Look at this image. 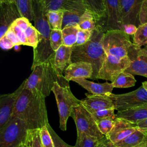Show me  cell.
<instances>
[{"label":"cell","instance_id":"6da1fadb","mask_svg":"<svg viewBox=\"0 0 147 147\" xmlns=\"http://www.w3.org/2000/svg\"><path fill=\"white\" fill-rule=\"evenodd\" d=\"M45 98L24 88L18 96L13 117L23 120L29 129H41L48 122Z\"/></svg>","mask_w":147,"mask_h":147},{"label":"cell","instance_id":"7a4b0ae2","mask_svg":"<svg viewBox=\"0 0 147 147\" xmlns=\"http://www.w3.org/2000/svg\"><path fill=\"white\" fill-rule=\"evenodd\" d=\"M32 8L34 26L38 32V44L33 49L32 70L37 65L54 59L55 55L50 42L52 29L47 18L48 10L42 0H33Z\"/></svg>","mask_w":147,"mask_h":147},{"label":"cell","instance_id":"3957f363","mask_svg":"<svg viewBox=\"0 0 147 147\" xmlns=\"http://www.w3.org/2000/svg\"><path fill=\"white\" fill-rule=\"evenodd\" d=\"M105 32L98 25H96L90 40L80 45L72 47L71 62L79 61L91 63L93 68L92 79L96 78L106 57L103 47Z\"/></svg>","mask_w":147,"mask_h":147},{"label":"cell","instance_id":"277c9868","mask_svg":"<svg viewBox=\"0 0 147 147\" xmlns=\"http://www.w3.org/2000/svg\"><path fill=\"white\" fill-rule=\"evenodd\" d=\"M59 80L54 66V59H51L36 65L32 69L30 76L25 80L24 88L46 98L52 91L54 83Z\"/></svg>","mask_w":147,"mask_h":147},{"label":"cell","instance_id":"5b68a950","mask_svg":"<svg viewBox=\"0 0 147 147\" xmlns=\"http://www.w3.org/2000/svg\"><path fill=\"white\" fill-rule=\"evenodd\" d=\"M52 91L55 95L59 115V127L63 131L67 130V122L72 117L75 107L81 105V100L76 98L71 92L69 81L64 76L56 82Z\"/></svg>","mask_w":147,"mask_h":147},{"label":"cell","instance_id":"8992f818","mask_svg":"<svg viewBox=\"0 0 147 147\" xmlns=\"http://www.w3.org/2000/svg\"><path fill=\"white\" fill-rule=\"evenodd\" d=\"M29 129L23 120L12 117L0 129V147H21Z\"/></svg>","mask_w":147,"mask_h":147},{"label":"cell","instance_id":"52a82bcc","mask_svg":"<svg viewBox=\"0 0 147 147\" xmlns=\"http://www.w3.org/2000/svg\"><path fill=\"white\" fill-rule=\"evenodd\" d=\"M133 44L129 35L122 30H110L104 34L103 47L106 55L121 58L126 57Z\"/></svg>","mask_w":147,"mask_h":147},{"label":"cell","instance_id":"ba28073f","mask_svg":"<svg viewBox=\"0 0 147 147\" xmlns=\"http://www.w3.org/2000/svg\"><path fill=\"white\" fill-rule=\"evenodd\" d=\"M71 117L75 121L77 133H84L100 140L105 136L98 129L92 115L82 105L74 108Z\"/></svg>","mask_w":147,"mask_h":147},{"label":"cell","instance_id":"9c48e42d","mask_svg":"<svg viewBox=\"0 0 147 147\" xmlns=\"http://www.w3.org/2000/svg\"><path fill=\"white\" fill-rule=\"evenodd\" d=\"M114 107L118 111L136 107L147 103V91L142 86L137 90L125 94L110 95Z\"/></svg>","mask_w":147,"mask_h":147},{"label":"cell","instance_id":"30bf717a","mask_svg":"<svg viewBox=\"0 0 147 147\" xmlns=\"http://www.w3.org/2000/svg\"><path fill=\"white\" fill-rule=\"evenodd\" d=\"M128 56L119 57L111 55H106L105 60L100 69L96 79L114 81L122 72L125 71L130 65Z\"/></svg>","mask_w":147,"mask_h":147},{"label":"cell","instance_id":"8fae6325","mask_svg":"<svg viewBox=\"0 0 147 147\" xmlns=\"http://www.w3.org/2000/svg\"><path fill=\"white\" fill-rule=\"evenodd\" d=\"M105 14L96 25L99 26L106 32L110 30H122L119 0H103Z\"/></svg>","mask_w":147,"mask_h":147},{"label":"cell","instance_id":"7c38bea8","mask_svg":"<svg viewBox=\"0 0 147 147\" xmlns=\"http://www.w3.org/2000/svg\"><path fill=\"white\" fill-rule=\"evenodd\" d=\"M127 56L131 63L125 71L133 75L147 78V55L143 48L133 44L129 51Z\"/></svg>","mask_w":147,"mask_h":147},{"label":"cell","instance_id":"4fadbf2b","mask_svg":"<svg viewBox=\"0 0 147 147\" xmlns=\"http://www.w3.org/2000/svg\"><path fill=\"white\" fill-rule=\"evenodd\" d=\"M25 80L13 92L0 96V129L13 117L17 99L24 88Z\"/></svg>","mask_w":147,"mask_h":147},{"label":"cell","instance_id":"5bb4252c","mask_svg":"<svg viewBox=\"0 0 147 147\" xmlns=\"http://www.w3.org/2000/svg\"><path fill=\"white\" fill-rule=\"evenodd\" d=\"M144 0H119L121 19L123 25L131 24L137 27L140 22L139 14Z\"/></svg>","mask_w":147,"mask_h":147},{"label":"cell","instance_id":"9a60e30c","mask_svg":"<svg viewBox=\"0 0 147 147\" xmlns=\"http://www.w3.org/2000/svg\"><path fill=\"white\" fill-rule=\"evenodd\" d=\"M21 17L18 8L13 2L0 3V38L5 34L13 22Z\"/></svg>","mask_w":147,"mask_h":147},{"label":"cell","instance_id":"2e32d148","mask_svg":"<svg viewBox=\"0 0 147 147\" xmlns=\"http://www.w3.org/2000/svg\"><path fill=\"white\" fill-rule=\"evenodd\" d=\"M138 129L137 125L126 119L116 118L111 130L105 136L111 142L115 144L124 139Z\"/></svg>","mask_w":147,"mask_h":147},{"label":"cell","instance_id":"e0dca14e","mask_svg":"<svg viewBox=\"0 0 147 147\" xmlns=\"http://www.w3.org/2000/svg\"><path fill=\"white\" fill-rule=\"evenodd\" d=\"M86 97L80 100L81 105L90 113L106 109H115L110 95H93L86 94Z\"/></svg>","mask_w":147,"mask_h":147},{"label":"cell","instance_id":"ac0fdd59","mask_svg":"<svg viewBox=\"0 0 147 147\" xmlns=\"http://www.w3.org/2000/svg\"><path fill=\"white\" fill-rule=\"evenodd\" d=\"M64 78L68 80L74 78L92 79L93 68L91 63L87 62H76L68 65L64 70Z\"/></svg>","mask_w":147,"mask_h":147},{"label":"cell","instance_id":"d6986e66","mask_svg":"<svg viewBox=\"0 0 147 147\" xmlns=\"http://www.w3.org/2000/svg\"><path fill=\"white\" fill-rule=\"evenodd\" d=\"M72 81L77 83L93 95H107L112 94L114 88L112 83H97L83 78H74Z\"/></svg>","mask_w":147,"mask_h":147},{"label":"cell","instance_id":"ffe728a7","mask_svg":"<svg viewBox=\"0 0 147 147\" xmlns=\"http://www.w3.org/2000/svg\"><path fill=\"white\" fill-rule=\"evenodd\" d=\"M72 47L62 45L55 52L54 66L59 77L63 76V72L65 67L72 63L71 60Z\"/></svg>","mask_w":147,"mask_h":147},{"label":"cell","instance_id":"44dd1931","mask_svg":"<svg viewBox=\"0 0 147 147\" xmlns=\"http://www.w3.org/2000/svg\"><path fill=\"white\" fill-rule=\"evenodd\" d=\"M117 118H121L137 124L140 122L147 119V103L141 106L118 111Z\"/></svg>","mask_w":147,"mask_h":147},{"label":"cell","instance_id":"7402d4cb","mask_svg":"<svg viewBox=\"0 0 147 147\" xmlns=\"http://www.w3.org/2000/svg\"><path fill=\"white\" fill-rule=\"evenodd\" d=\"M87 10L84 4L82 3L68 10H64L62 29L68 26L78 25L80 17Z\"/></svg>","mask_w":147,"mask_h":147},{"label":"cell","instance_id":"603a6c76","mask_svg":"<svg viewBox=\"0 0 147 147\" xmlns=\"http://www.w3.org/2000/svg\"><path fill=\"white\" fill-rule=\"evenodd\" d=\"M147 138V135L138 129L133 133L114 144L116 147H137L143 143Z\"/></svg>","mask_w":147,"mask_h":147},{"label":"cell","instance_id":"cb8c5ba5","mask_svg":"<svg viewBox=\"0 0 147 147\" xmlns=\"http://www.w3.org/2000/svg\"><path fill=\"white\" fill-rule=\"evenodd\" d=\"M48 11L68 10L83 3L82 0H42Z\"/></svg>","mask_w":147,"mask_h":147},{"label":"cell","instance_id":"d4e9b609","mask_svg":"<svg viewBox=\"0 0 147 147\" xmlns=\"http://www.w3.org/2000/svg\"><path fill=\"white\" fill-rule=\"evenodd\" d=\"M87 10L91 11L95 16L96 24L103 18L105 8L103 0H82Z\"/></svg>","mask_w":147,"mask_h":147},{"label":"cell","instance_id":"484cf974","mask_svg":"<svg viewBox=\"0 0 147 147\" xmlns=\"http://www.w3.org/2000/svg\"><path fill=\"white\" fill-rule=\"evenodd\" d=\"M111 83L113 87L115 88H128L134 86L136 83V80L133 75L123 71Z\"/></svg>","mask_w":147,"mask_h":147},{"label":"cell","instance_id":"4316f807","mask_svg":"<svg viewBox=\"0 0 147 147\" xmlns=\"http://www.w3.org/2000/svg\"><path fill=\"white\" fill-rule=\"evenodd\" d=\"M79 30L78 25L68 26L62 29L63 45L67 47H73L76 42L77 33Z\"/></svg>","mask_w":147,"mask_h":147},{"label":"cell","instance_id":"83f0119b","mask_svg":"<svg viewBox=\"0 0 147 147\" xmlns=\"http://www.w3.org/2000/svg\"><path fill=\"white\" fill-rule=\"evenodd\" d=\"M21 147H44L41 140L40 129H29L25 140Z\"/></svg>","mask_w":147,"mask_h":147},{"label":"cell","instance_id":"f1b7e54d","mask_svg":"<svg viewBox=\"0 0 147 147\" xmlns=\"http://www.w3.org/2000/svg\"><path fill=\"white\" fill-rule=\"evenodd\" d=\"M100 140L101 139L84 133H77V138L74 147H99Z\"/></svg>","mask_w":147,"mask_h":147},{"label":"cell","instance_id":"f546056e","mask_svg":"<svg viewBox=\"0 0 147 147\" xmlns=\"http://www.w3.org/2000/svg\"><path fill=\"white\" fill-rule=\"evenodd\" d=\"M96 25V20L93 13L87 10L80 17L78 26L79 29L92 32Z\"/></svg>","mask_w":147,"mask_h":147},{"label":"cell","instance_id":"4dcf8cb0","mask_svg":"<svg viewBox=\"0 0 147 147\" xmlns=\"http://www.w3.org/2000/svg\"><path fill=\"white\" fill-rule=\"evenodd\" d=\"M11 1L17 5L22 17L28 18L30 21H33V0H11Z\"/></svg>","mask_w":147,"mask_h":147},{"label":"cell","instance_id":"1f68e13d","mask_svg":"<svg viewBox=\"0 0 147 147\" xmlns=\"http://www.w3.org/2000/svg\"><path fill=\"white\" fill-rule=\"evenodd\" d=\"M63 16L64 10L61 9L48 11L47 18L52 29H62Z\"/></svg>","mask_w":147,"mask_h":147},{"label":"cell","instance_id":"d6a6232c","mask_svg":"<svg viewBox=\"0 0 147 147\" xmlns=\"http://www.w3.org/2000/svg\"><path fill=\"white\" fill-rule=\"evenodd\" d=\"M133 44L140 47L147 44V23L138 26L137 32L133 36Z\"/></svg>","mask_w":147,"mask_h":147},{"label":"cell","instance_id":"836d02e7","mask_svg":"<svg viewBox=\"0 0 147 147\" xmlns=\"http://www.w3.org/2000/svg\"><path fill=\"white\" fill-rule=\"evenodd\" d=\"M25 34L28 45L35 49L38 44V32L31 23L25 30Z\"/></svg>","mask_w":147,"mask_h":147},{"label":"cell","instance_id":"e575fe53","mask_svg":"<svg viewBox=\"0 0 147 147\" xmlns=\"http://www.w3.org/2000/svg\"><path fill=\"white\" fill-rule=\"evenodd\" d=\"M51 45L52 49L56 52L63 45V36L61 30L52 29L50 36Z\"/></svg>","mask_w":147,"mask_h":147},{"label":"cell","instance_id":"d590c367","mask_svg":"<svg viewBox=\"0 0 147 147\" xmlns=\"http://www.w3.org/2000/svg\"><path fill=\"white\" fill-rule=\"evenodd\" d=\"M115 119L113 118H106L95 121L100 133L104 136H106L113 129L115 123Z\"/></svg>","mask_w":147,"mask_h":147},{"label":"cell","instance_id":"8d00e7d4","mask_svg":"<svg viewBox=\"0 0 147 147\" xmlns=\"http://www.w3.org/2000/svg\"><path fill=\"white\" fill-rule=\"evenodd\" d=\"M115 109H106L100 110L97 111H95L91 114L92 117L95 121L106 119V118H113L115 119L116 114H115Z\"/></svg>","mask_w":147,"mask_h":147},{"label":"cell","instance_id":"74e56055","mask_svg":"<svg viewBox=\"0 0 147 147\" xmlns=\"http://www.w3.org/2000/svg\"><path fill=\"white\" fill-rule=\"evenodd\" d=\"M40 137L44 147H55L52 137L47 125L40 129Z\"/></svg>","mask_w":147,"mask_h":147},{"label":"cell","instance_id":"f35d334b","mask_svg":"<svg viewBox=\"0 0 147 147\" xmlns=\"http://www.w3.org/2000/svg\"><path fill=\"white\" fill-rule=\"evenodd\" d=\"M47 126L48 130L52 137L55 147H74V146L69 145L67 144L66 142H65L54 131V130L51 126L49 123H48Z\"/></svg>","mask_w":147,"mask_h":147},{"label":"cell","instance_id":"ab89813d","mask_svg":"<svg viewBox=\"0 0 147 147\" xmlns=\"http://www.w3.org/2000/svg\"><path fill=\"white\" fill-rule=\"evenodd\" d=\"M92 32L79 29L77 33L76 42L75 45H80L87 42L90 40Z\"/></svg>","mask_w":147,"mask_h":147},{"label":"cell","instance_id":"60d3db41","mask_svg":"<svg viewBox=\"0 0 147 147\" xmlns=\"http://www.w3.org/2000/svg\"><path fill=\"white\" fill-rule=\"evenodd\" d=\"M10 27L13 29L14 32L16 33L21 45H28L26 38V36H25V31L21 29L20 28H19L17 26H16L14 24H13Z\"/></svg>","mask_w":147,"mask_h":147},{"label":"cell","instance_id":"b9f144b4","mask_svg":"<svg viewBox=\"0 0 147 147\" xmlns=\"http://www.w3.org/2000/svg\"><path fill=\"white\" fill-rule=\"evenodd\" d=\"M139 20L141 25L147 23V0L143 1L140 11Z\"/></svg>","mask_w":147,"mask_h":147},{"label":"cell","instance_id":"7bdbcfd3","mask_svg":"<svg viewBox=\"0 0 147 147\" xmlns=\"http://www.w3.org/2000/svg\"><path fill=\"white\" fill-rule=\"evenodd\" d=\"M5 35L14 45V46L21 45L16 33L14 32V30H13V29L11 27L7 30V31L6 32V33H5Z\"/></svg>","mask_w":147,"mask_h":147},{"label":"cell","instance_id":"ee69618b","mask_svg":"<svg viewBox=\"0 0 147 147\" xmlns=\"http://www.w3.org/2000/svg\"><path fill=\"white\" fill-rule=\"evenodd\" d=\"M0 46L2 49H10L14 47V45L4 35L0 38Z\"/></svg>","mask_w":147,"mask_h":147},{"label":"cell","instance_id":"f6af8a7d","mask_svg":"<svg viewBox=\"0 0 147 147\" xmlns=\"http://www.w3.org/2000/svg\"><path fill=\"white\" fill-rule=\"evenodd\" d=\"M137 26L134 24H128L123 25L122 26V30L128 35H133L136 33L137 30Z\"/></svg>","mask_w":147,"mask_h":147},{"label":"cell","instance_id":"bcb514c9","mask_svg":"<svg viewBox=\"0 0 147 147\" xmlns=\"http://www.w3.org/2000/svg\"><path fill=\"white\" fill-rule=\"evenodd\" d=\"M99 147H116L112 142H111L106 136L100 140Z\"/></svg>","mask_w":147,"mask_h":147},{"label":"cell","instance_id":"7dc6e473","mask_svg":"<svg viewBox=\"0 0 147 147\" xmlns=\"http://www.w3.org/2000/svg\"><path fill=\"white\" fill-rule=\"evenodd\" d=\"M137 125L138 129L144 134L147 135V119L140 122Z\"/></svg>","mask_w":147,"mask_h":147},{"label":"cell","instance_id":"c3c4849f","mask_svg":"<svg viewBox=\"0 0 147 147\" xmlns=\"http://www.w3.org/2000/svg\"><path fill=\"white\" fill-rule=\"evenodd\" d=\"M137 147H147V138L143 143H142L141 145H140Z\"/></svg>","mask_w":147,"mask_h":147},{"label":"cell","instance_id":"681fc988","mask_svg":"<svg viewBox=\"0 0 147 147\" xmlns=\"http://www.w3.org/2000/svg\"><path fill=\"white\" fill-rule=\"evenodd\" d=\"M142 86H143V87L146 90V91H147V81L146 82H144L142 83Z\"/></svg>","mask_w":147,"mask_h":147},{"label":"cell","instance_id":"f907efd6","mask_svg":"<svg viewBox=\"0 0 147 147\" xmlns=\"http://www.w3.org/2000/svg\"><path fill=\"white\" fill-rule=\"evenodd\" d=\"M11 0H0V3L2 2H11Z\"/></svg>","mask_w":147,"mask_h":147},{"label":"cell","instance_id":"816d5d0a","mask_svg":"<svg viewBox=\"0 0 147 147\" xmlns=\"http://www.w3.org/2000/svg\"><path fill=\"white\" fill-rule=\"evenodd\" d=\"M143 49L144 50V51L145 52V53H146V55H147V44H146V45L144 46V47L143 48Z\"/></svg>","mask_w":147,"mask_h":147}]
</instances>
